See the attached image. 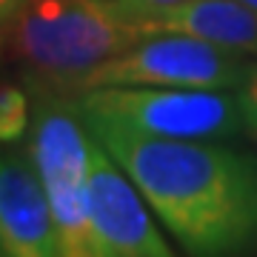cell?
<instances>
[{
    "label": "cell",
    "instance_id": "11",
    "mask_svg": "<svg viewBox=\"0 0 257 257\" xmlns=\"http://www.w3.org/2000/svg\"><path fill=\"white\" fill-rule=\"evenodd\" d=\"M23 6H26V0H0V43H6V35Z\"/></svg>",
    "mask_w": 257,
    "mask_h": 257
},
{
    "label": "cell",
    "instance_id": "6",
    "mask_svg": "<svg viewBox=\"0 0 257 257\" xmlns=\"http://www.w3.org/2000/svg\"><path fill=\"white\" fill-rule=\"evenodd\" d=\"M86 217L94 257H172L175 248L160 234L152 206L123 166L92 135Z\"/></svg>",
    "mask_w": 257,
    "mask_h": 257
},
{
    "label": "cell",
    "instance_id": "13",
    "mask_svg": "<svg viewBox=\"0 0 257 257\" xmlns=\"http://www.w3.org/2000/svg\"><path fill=\"white\" fill-rule=\"evenodd\" d=\"M243 3H246L248 9H254V12H257V0H243Z\"/></svg>",
    "mask_w": 257,
    "mask_h": 257
},
{
    "label": "cell",
    "instance_id": "3",
    "mask_svg": "<svg viewBox=\"0 0 257 257\" xmlns=\"http://www.w3.org/2000/svg\"><path fill=\"white\" fill-rule=\"evenodd\" d=\"M74 111L89 128H120L140 138L226 140L243 132L234 92L103 86L74 94Z\"/></svg>",
    "mask_w": 257,
    "mask_h": 257
},
{
    "label": "cell",
    "instance_id": "1",
    "mask_svg": "<svg viewBox=\"0 0 257 257\" xmlns=\"http://www.w3.org/2000/svg\"><path fill=\"white\" fill-rule=\"evenodd\" d=\"M89 132L189 254H237L257 243V157L220 140L140 138L109 126Z\"/></svg>",
    "mask_w": 257,
    "mask_h": 257
},
{
    "label": "cell",
    "instance_id": "12",
    "mask_svg": "<svg viewBox=\"0 0 257 257\" xmlns=\"http://www.w3.org/2000/svg\"><path fill=\"white\" fill-rule=\"evenodd\" d=\"M132 6L135 12H149V9H163V6H175V3H183V0H120Z\"/></svg>",
    "mask_w": 257,
    "mask_h": 257
},
{
    "label": "cell",
    "instance_id": "8",
    "mask_svg": "<svg viewBox=\"0 0 257 257\" xmlns=\"http://www.w3.org/2000/svg\"><path fill=\"white\" fill-rule=\"evenodd\" d=\"M146 35L172 32L214 43L229 52L257 55V12L243 0H183L163 9L138 12Z\"/></svg>",
    "mask_w": 257,
    "mask_h": 257
},
{
    "label": "cell",
    "instance_id": "2",
    "mask_svg": "<svg viewBox=\"0 0 257 257\" xmlns=\"http://www.w3.org/2000/svg\"><path fill=\"white\" fill-rule=\"evenodd\" d=\"M146 37L143 20L120 0H26L3 52L35 89L74 94L86 74Z\"/></svg>",
    "mask_w": 257,
    "mask_h": 257
},
{
    "label": "cell",
    "instance_id": "4",
    "mask_svg": "<svg viewBox=\"0 0 257 257\" xmlns=\"http://www.w3.org/2000/svg\"><path fill=\"white\" fill-rule=\"evenodd\" d=\"M37 103L29 128V155L46 192L55 223L57 257H94L89 217H86V180H89V140L74 106L63 94L37 89Z\"/></svg>",
    "mask_w": 257,
    "mask_h": 257
},
{
    "label": "cell",
    "instance_id": "5",
    "mask_svg": "<svg viewBox=\"0 0 257 257\" xmlns=\"http://www.w3.org/2000/svg\"><path fill=\"white\" fill-rule=\"evenodd\" d=\"M248 55L229 52L214 43L189 35H157L140 37L126 52L109 57L106 63L86 74L77 92L103 86H160V89H211L234 92L248 69Z\"/></svg>",
    "mask_w": 257,
    "mask_h": 257
},
{
    "label": "cell",
    "instance_id": "14",
    "mask_svg": "<svg viewBox=\"0 0 257 257\" xmlns=\"http://www.w3.org/2000/svg\"><path fill=\"white\" fill-rule=\"evenodd\" d=\"M3 55H6V52H3V43H0V57H3Z\"/></svg>",
    "mask_w": 257,
    "mask_h": 257
},
{
    "label": "cell",
    "instance_id": "10",
    "mask_svg": "<svg viewBox=\"0 0 257 257\" xmlns=\"http://www.w3.org/2000/svg\"><path fill=\"white\" fill-rule=\"evenodd\" d=\"M240 106V120H243V132L248 138L257 140V55L248 60V69L243 74L240 86L234 89Z\"/></svg>",
    "mask_w": 257,
    "mask_h": 257
},
{
    "label": "cell",
    "instance_id": "9",
    "mask_svg": "<svg viewBox=\"0 0 257 257\" xmlns=\"http://www.w3.org/2000/svg\"><path fill=\"white\" fill-rule=\"evenodd\" d=\"M32 100L18 83H0V146H15L29 138L32 128Z\"/></svg>",
    "mask_w": 257,
    "mask_h": 257
},
{
    "label": "cell",
    "instance_id": "7",
    "mask_svg": "<svg viewBox=\"0 0 257 257\" xmlns=\"http://www.w3.org/2000/svg\"><path fill=\"white\" fill-rule=\"evenodd\" d=\"M0 257H57L55 223L32 155L0 146Z\"/></svg>",
    "mask_w": 257,
    "mask_h": 257
}]
</instances>
